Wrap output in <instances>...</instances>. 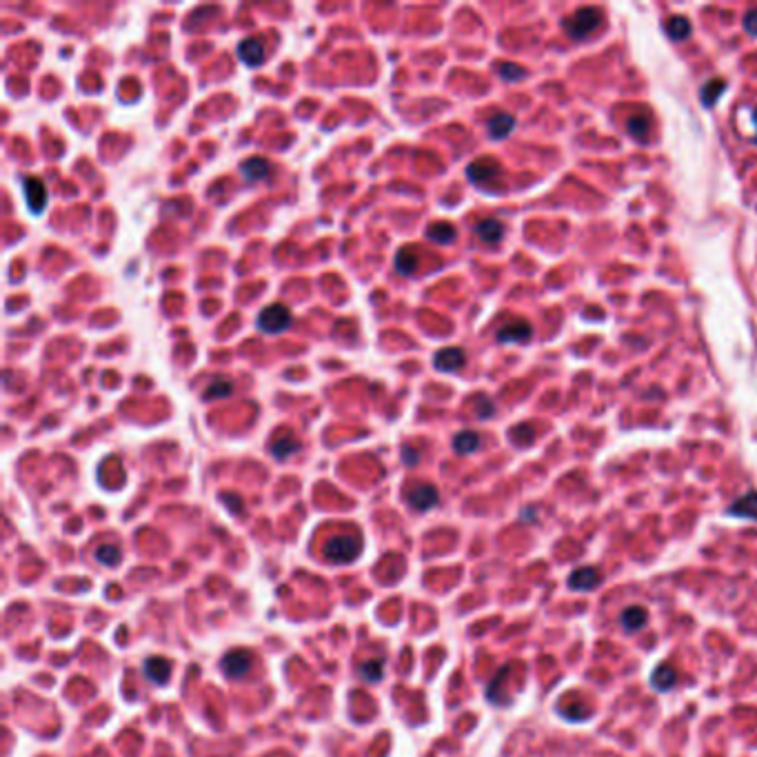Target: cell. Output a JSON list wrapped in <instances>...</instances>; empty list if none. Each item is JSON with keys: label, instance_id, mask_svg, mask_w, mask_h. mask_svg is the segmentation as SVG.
<instances>
[{"label": "cell", "instance_id": "obj_1", "mask_svg": "<svg viewBox=\"0 0 757 757\" xmlns=\"http://www.w3.org/2000/svg\"><path fill=\"white\" fill-rule=\"evenodd\" d=\"M602 23V11L595 7H582L578 11H573L564 21V31L571 38H586L588 33L595 31Z\"/></svg>", "mask_w": 757, "mask_h": 757}, {"label": "cell", "instance_id": "obj_2", "mask_svg": "<svg viewBox=\"0 0 757 757\" xmlns=\"http://www.w3.org/2000/svg\"><path fill=\"white\" fill-rule=\"evenodd\" d=\"M291 320H293V318H291L289 307H284V305H280V302H278V305H269L258 313L256 325H258L260 331L274 335V333L287 331L291 327Z\"/></svg>", "mask_w": 757, "mask_h": 757}, {"label": "cell", "instance_id": "obj_3", "mask_svg": "<svg viewBox=\"0 0 757 757\" xmlns=\"http://www.w3.org/2000/svg\"><path fill=\"white\" fill-rule=\"evenodd\" d=\"M358 553H360V544L356 537H351V535L331 537V540L325 544V555L333 562H351Z\"/></svg>", "mask_w": 757, "mask_h": 757}, {"label": "cell", "instance_id": "obj_4", "mask_svg": "<svg viewBox=\"0 0 757 757\" xmlns=\"http://www.w3.org/2000/svg\"><path fill=\"white\" fill-rule=\"evenodd\" d=\"M251 664H254V658H251V653L245 651V649H235V651H229L225 658L220 660V668L227 678L231 680H240L245 678L247 673L251 671Z\"/></svg>", "mask_w": 757, "mask_h": 757}, {"label": "cell", "instance_id": "obj_5", "mask_svg": "<svg viewBox=\"0 0 757 757\" xmlns=\"http://www.w3.org/2000/svg\"><path fill=\"white\" fill-rule=\"evenodd\" d=\"M23 191H25V200L31 213H43V209L47 207V187L40 178H23Z\"/></svg>", "mask_w": 757, "mask_h": 757}, {"label": "cell", "instance_id": "obj_6", "mask_svg": "<svg viewBox=\"0 0 757 757\" xmlns=\"http://www.w3.org/2000/svg\"><path fill=\"white\" fill-rule=\"evenodd\" d=\"M437 500H440V493L433 484H415L413 489L407 491V502L409 507L415 511H429L433 509Z\"/></svg>", "mask_w": 757, "mask_h": 757}, {"label": "cell", "instance_id": "obj_7", "mask_svg": "<svg viewBox=\"0 0 757 757\" xmlns=\"http://www.w3.org/2000/svg\"><path fill=\"white\" fill-rule=\"evenodd\" d=\"M500 172H502V167H500L495 160H491V158L476 160V162H471V164L466 167L469 180L473 182V184H480V187H484V184H489L491 180H495V178L500 176Z\"/></svg>", "mask_w": 757, "mask_h": 757}, {"label": "cell", "instance_id": "obj_8", "mask_svg": "<svg viewBox=\"0 0 757 757\" xmlns=\"http://www.w3.org/2000/svg\"><path fill=\"white\" fill-rule=\"evenodd\" d=\"M531 335H533V327H531L529 323H525V320H513V323L504 325V327L498 331L495 340H498L500 344H522V342H527V340L531 338Z\"/></svg>", "mask_w": 757, "mask_h": 757}, {"label": "cell", "instance_id": "obj_9", "mask_svg": "<svg viewBox=\"0 0 757 757\" xmlns=\"http://www.w3.org/2000/svg\"><path fill=\"white\" fill-rule=\"evenodd\" d=\"M433 364H435V369H440L444 374H453V371H460V369L466 364V356L462 349L449 347V349H442L435 353Z\"/></svg>", "mask_w": 757, "mask_h": 757}, {"label": "cell", "instance_id": "obj_10", "mask_svg": "<svg viewBox=\"0 0 757 757\" xmlns=\"http://www.w3.org/2000/svg\"><path fill=\"white\" fill-rule=\"evenodd\" d=\"M145 678L154 684H167L172 678V662L167 658H147L145 660Z\"/></svg>", "mask_w": 757, "mask_h": 757}, {"label": "cell", "instance_id": "obj_11", "mask_svg": "<svg viewBox=\"0 0 757 757\" xmlns=\"http://www.w3.org/2000/svg\"><path fill=\"white\" fill-rule=\"evenodd\" d=\"M598 584H600V571L593 566L578 568L568 576V586L573 588V591H591V588H595Z\"/></svg>", "mask_w": 757, "mask_h": 757}, {"label": "cell", "instance_id": "obj_12", "mask_svg": "<svg viewBox=\"0 0 757 757\" xmlns=\"http://www.w3.org/2000/svg\"><path fill=\"white\" fill-rule=\"evenodd\" d=\"M238 58L247 67H260L264 60V45L258 38H247L238 45Z\"/></svg>", "mask_w": 757, "mask_h": 757}, {"label": "cell", "instance_id": "obj_13", "mask_svg": "<svg viewBox=\"0 0 757 757\" xmlns=\"http://www.w3.org/2000/svg\"><path fill=\"white\" fill-rule=\"evenodd\" d=\"M486 129H489V136H491L493 140H502V138L511 136V131L515 129V118H513L511 113L500 111V113H495V116L489 118V123H486Z\"/></svg>", "mask_w": 757, "mask_h": 757}, {"label": "cell", "instance_id": "obj_14", "mask_svg": "<svg viewBox=\"0 0 757 757\" xmlns=\"http://www.w3.org/2000/svg\"><path fill=\"white\" fill-rule=\"evenodd\" d=\"M473 231H476L478 238H480L482 242H486V245L500 242L502 235H504V227H502V223L498 220V218H484V220H480V223L476 225Z\"/></svg>", "mask_w": 757, "mask_h": 757}, {"label": "cell", "instance_id": "obj_15", "mask_svg": "<svg viewBox=\"0 0 757 757\" xmlns=\"http://www.w3.org/2000/svg\"><path fill=\"white\" fill-rule=\"evenodd\" d=\"M729 515L757 520V491H751L744 498H739L737 502H733L731 509H729Z\"/></svg>", "mask_w": 757, "mask_h": 757}, {"label": "cell", "instance_id": "obj_16", "mask_svg": "<svg viewBox=\"0 0 757 757\" xmlns=\"http://www.w3.org/2000/svg\"><path fill=\"white\" fill-rule=\"evenodd\" d=\"M269 172H271V162L264 158H251L242 164V176L247 178V182H258L267 178Z\"/></svg>", "mask_w": 757, "mask_h": 757}, {"label": "cell", "instance_id": "obj_17", "mask_svg": "<svg viewBox=\"0 0 757 757\" xmlns=\"http://www.w3.org/2000/svg\"><path fill=\"white\" fill-rule=\"evenodd\" d=\"M664 29L671 36V40H686L691 36L693 25L688 18H684V16H673V18H668V23L664 25Z\"/></svg>", "mask_w": 757, "mask_h": 757}, {"label": "cell", "instance_id": "obj_18", "mask_svg": "<svg viewBox=\"0 0 757 757\" xmlns=\"http://www.w3.org/2000/svg\"><path fill=\"white\" fill-rule=\"evenodd\" d=\"M298 449H300V442L296 440V437L291 433H284L271 444V456L278 458V460H287V458L293 456Z\"/></svg>", "mask_w": 757, "mask_h": 757}, {"label": "cell", "instance_id": "obj_19", "mask_svg": "<svg viewBox=\"0 0 757 757\" xmlns=\"http://www.w3.org/2000/svg\"><path fill=\"white\" fill-rule=\"evenodd\" d=\"M453 449H456V453H460V456H469V453L480 449V435L476 431H462L453 437Z\"/></svg>", "mask_w": 757, "mask_h": 757}, {"label": "cell", "instance_id": "obj_20", "mask_svg": "<svg viewBox=\"0 0 757 757\" xmlns=\"http://www.w3.org/2000/svg\"><path fill=\"white\" fill-rule=\"evenodd\" d=\"M675 682H678V673L673 671L671 666H666V664H660L651 675V684L658 688V691H668V688H673V684H675Z\"/></svg>", "mask_w": 757, "mask_h": 757}, {"label": "cell", "instance_id": "obj_21", "mask_svg": "<svg viewBox=\"0 0 757 757\" xmlns=\"http://www.w3.org/2000/svg\"><path fill=\"white\" fill-rule=\"evenodd\" d=\"M427 235H429V240H433L437 245H451L453 240H456L458 231H456V227L449 225V223H435V225L429 227Z\"/></svg>", "mask_w": 757, "mask_h": 757}, {"label": "cell", "instance_id": "obj_22", "mask_svg": "<svg viewBox=\"0 0 757 757\" xmlns=\"http://www.w3.org/2000/svg\"><path fill=\"white\" fill-rule=\"evenodd\" d=\"M724 89H727V80L724 78H713V80L706 82V85L702 87V94H700L704 107H713L715 100L724 94Z\"/></svg>", "mask_w": 757, "mask_h": 757}, {"label": "cell", "instance_id": "obj_23", "mask_svg": "<svg viewBox=\"0 0 757 757\" xmlns=\"http://www.w3.org/2000/svg\"><path fill=\"white\" fill-rule=\"evenodd\" d=\"M627 129H629V133H631V136H633L635 140H640V142H642V140L649 136V129H651V120H649V116H646L644 111L631 116V118H629V123H627Z\"/></svg>", "mask_w": 757, "mask_h": 757}, {"label": "cell", "instance_id": "obj_24", "mask_svg": "<svg viewBox=\"0 0 757 757\" xmlns=\"http://www.w3.org/2000/svg\"><path fill=\"white\" fill-rule=\"evenodd\" d=\"M646 624V611L642 607H629L622 613V627L627 631H640Z\"/></svg>", "mask_w": 757, "mask_h": 757}, {"label": "cell", "instance_id": "obj_25", "mask_svg": "<svg viewBox=\"0 0 757 757\" xmlns=\"http://www.w3.org/2000/svg\"><path fill=\"white\" fill-rule=\"evenodd\" d=\"M417 267V254L413 249H400L396 256V269L402 276H411Z\"/></svg>", "mask_w": 757, "mask_h": 757}, {"label": "cell", "instance_id": "obj_26", "mask_svg": "<svg viewBox=\"0 0 757 757\" xmlns=\"http://www.w3.org/2000/svg\"><path fill=\"white\" fill-rule=\"evenodd\" d=\"M231 393H233V382L227 378H215L205 389V400H220V398H229Z\"/></svg>", "mask_w": 757, "mask_h": 757}, {"label": "cell", "instance_id": "obj_27", "mask_svg": "<svg viewBox=\"0 0 757 757\" xmlns=\"http://www.w3.org/2000/svg\"><path fill=\"white\" fill-rule=\"evenodd\" d=\"M382 673H384V662H382L380 658L366 660V662H362V666H360V678L366 680V682H380V680H382Z\"/></svg>", "mask_w": 757, "mask_h": 757}, {"label": "cell", "instance_id": "obj_28", "mask_svg": "<svg viewBox=\"0 0 757 757\" xmlns=\"http://www.w3.org/2000/svg\"><path fill=\"white\" fill-rule=\"evenodd\" d=\"M511 442L517 447H529L535 440V429L531 425H515L509 433Z\"/></svg>", "mask_w": 757, "mask_h": 757}, {"label": "cell", "instance_id": "obj_29", "mask_svg": "<svg viewBox=\"0 0 757 757\" xmlns=\"http://www.w3.org/2000/svg\"><path fill=\"white\" fill-rule=\"evenodd\" d=\"M96 560H98L100 564L116 566V564H118V560H120V549L113 546V544L98 546V551H96Z\"/></svg>", "mask_w": 757, "mask_h": 757}, {"label": "cell", "instance_id": "obj_30", "mask_svg": "<svg viewBox=\"0 0 757 757\" xmlns=\"http://www.w3.org/2000/svg\"><path fill=\"white\" fill-rule=\"evenodd\" d=\"M498 74H500L502 80H507V82H517V80L525 78V69L520 65H513V62H502L498 67Z\"/></svg>", "mask_w": 757, "mask_h": 757}, {"label": "cell", "instance_id": "obj_31", "mask_svg": "<svg viewBox=\"0 0 757 757\" xmlns=\"http://www.w3.org/2000/svg\"><path fill=\"white\" fill-rule=\"evenodd\" d=\"M473 405H476V415H478L480 420H486V417H491V415L495 413V407H493V402H491L489 398H486V396H480V398H476V402H473Z\"/></svg>", "mask_w": 757, "mask_h": 757}, {"label": "cell", "instance_id": "obj_32", "mask_svg": "<svg viewBox=\"0 0 757 757\" xmlns=\"http://www.w3.org/2000/svg\"><path fill=\"white\" fill-rule=\"evenodd\" d=\"M744 29L751 33V36H757V7L746 11V16H744Z\"/></svg>", "mask_w": 757, "mask_h": 757}, {"label": "cell", "instance_id": "obj_33", "mask_svg": "<svg viewBox=\"0 0 757 757\" xmlns=\"http://www.w3.org/2000/svg\"><path fill=\"white\" fill-rule=\"evenodd\" d=\"M417 460H420L417 449H413V447H402V462L409 464V466H415Z\"/></svg>", "mask_w": 757, "mask_h": 757}, {"label": "cell", "instance_id": "obj_34", "mask_svg": "<svg viewBox=\"0 0 757 757\" xmlns=\"http://www.w3.org/2000/svg\"><path fill=\"white\" fill-rule=\"evenodd\" d=\"M751 118H753V125H755V136H753V140H755V145H757V107L751 109Z\"/></svg>", "mask_w": 757, "mask_h": 757}]
</instances>
